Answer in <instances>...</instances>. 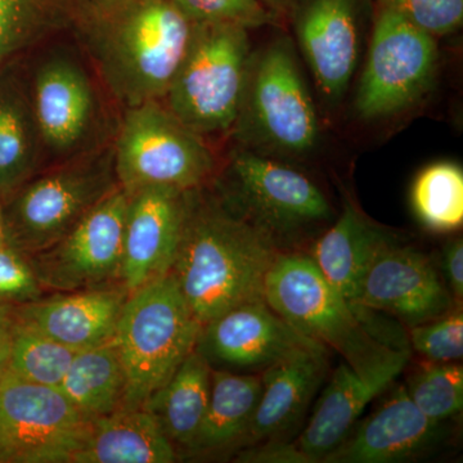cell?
<instances>
[{
    "mask_svg": "<svg viewBox=\"0 0 463 463\" xmlns=\"http://www.w3.org/2000/svg\"><path fill=\"white\" fill-rule=\"evenodd\" d=\"M258 2L281 20L282 17L288 16L292 0H258Z\"/></svg>",
    "mask_w": 463,
    "mask_h": 463,
    "instance_id": "cell-39",
    "label": "cell"
},
{
    "mask_svg": "<svg viewBox=\"0 0 463 463\" xmlns=\"http://www.w3.org/2000/svg\"><path fill=\"white\" fill-rule=\"evenodd\" d=\"M453 304L430 259L395 240L365 270L354 301L358 309L389 313L410 327L452 312Z\"/></svg>",
    "mask_w": 463,
    "mask_h": 463,
    "instance_id": "cell-15",
    "label": "cell"
},
{
    "mask_svg": "<svg viewBox=\"0 0 463 463\" xmlns=\"http://www.w3.org/2000/svg\"><path fill=\"white\" fill-rule=\"evenodd\" d=\"M214 194L279 251L294 246L332 215L327 197L306 174L286 161L240 146L228 156Z\"/></svg>",
    "mask_w": 463,
    "mask_h": 463,
    "instance_id": "cell-6",
    "label": "cell"
},
{
    "mask_svg": "<svg viewBox=\"0 0 463 463\" xmlns=\"http://www.w3.org/2000/svg\"><path fill=\"white\" fill-rule=\"evenodd\" d=\"M392 241V234L346 203L337 221L316 241L307 255L328 283L354 306L365 270Z\"/></svg>",
    "mask_w": 463,
    "mask_h": 463,
    "instance_id": "cell-22",
    "label": "cell"
},
{
    "mask_svg": "<svg viewBox=\"0 0 463 463\" xmlns=\"http://www.w3.org/2000/svg\"><path fill=\"white\" fill-rule=\"evenodd\" d=\"M325 463H390L417 458L440 440L441 423L423 416L405 388L355 423Z\"/></svg>",
    "mask_w": 463,
    "mask_h": 463,
    "instance_id": "cell-18",
    "label": "cell"
},
{
    "mask_svg": "<svg viewBox=\"0 0 463 463\" xmlns=\"http://www.w3.org/2000/svg\"><path fill=\"white\" fill-rule=\"evenodd\" d=\"M260 447L250 448L239 456L240 462L270 463H307L306 457L298 449L295 443H283L279 440L263 441Z\"/></svg>",
    "mask_w": 463,
    "mask_h": 463,
    "instance_id": "cell-36",
    "label": "cell"
},
{
    "mask_svg": "<svg viewBox=\"0 0 463 463\" xmlns=\"http://www.w3.org/2000/svg\"><path fill=\"white\" fill-rule=\"evenodd\" d=\"M319 346L323 345L295 330L260 300L234 307L203 325L196 349L210 365L261 373L300 350Z\"/></svg>",
    "mask_w": 463,
    "mask_h": 463,
    "instance_id": "cell-17",
    "label": "cell"
},
{
    "mask_svg": "<svg viewBox=\"0 0 463 463\" xmlns=\"http://www.w3.org/2000/svg\"><path fill=\"white\" fill-rule=\"evenodd\" d=\"M212 368L194 349L145 405L175 448L188 450L200 430L209 404Z\"/></svg>",
    "mask_w": 463,
    "mask_h": 463,
    "instance_id": "cell-26",
    "label": "cell"
},
{
    "mask_svg": "<svg viewBox=\"0 0 463 463\" xmlns=\"http://www.w3.org/2000/svg\"><path fill=\"white\" fill-rule=\"evenodd\" d=\"M328 371L325 346L300 350L261 373V394L243 443L276 440L306 413Z\"/></svg>",
    "mask_w": 463,
    "mask_h": 463,
    "instance_id": "cell-21",
    "label": "cell"
},
{
    "mask_svg": "<svg viewBox=\"0 0 463 463\" xmlns=\"http://www.w3.org/2000/svg\"><path fill=\"white\" fill-rule=\"evenodd\" d=\"M206 187L192 194L169 272L201 326L234 307L264 300L265 277L281 252Z\"/></svg>",
    "mask_w": 463,
    "mask_h": 463,
    "instance_id": "cell-2",
    "label": "cell"
},
{
    "mask_svg": "<svg viewBox=\"0 0 463 463\" xmlns=\"http://www.w3.org/2000/svg\"><path fill=\"white\" fill-rule=\"evenodd\" d=\"M411 203L428 230L447 233L463 223V170L452 161H439L414 179Z\"/></svg>",
    "mask_w": 463,
    "mask_h": 463,
    "instance_id": "cell-29",
    "label": "cell"
},
{
    "mask_svg": "<svg viewBox=\"0 0 463 463\" xmlns=\"http://www.w3.org/2000/svg\"><path fill=\"white\" fill-rule=\"evenodd\" d=\"M194 24H228L255 30L279 18L258 0H169Z\"/></svg>",
    "mask_w": 463,
    "mask_h": 463,
    "instance_id": "cell-32",
    "label": "cell"
},
{
    "mask_svg": "<svg viewBox=\"0 0 463 463\" xmlns=\"http://www.w3.org/2000/svg\"><path fill=\"white\" fill-rule=\"evenodd\" d=\"M91 421L58 388L11 373L0 381V463H69Z\"/></svg>",
    "mask_w": 463,
    "mask_h": 463,
    "instance_id": "cell-11",
    "label": "cell"
},
{
    "mask_svg": "<svg viewBox=\"0 0 463 463\" xmlns=\"http://www.w3.org/2000/svg\"><path fill=\"white\" fill-rule=\"evenodd\" d=\"M194 27L169 0H83L70 30L125 109L164 99Z\"/></svg>",
    "mask_w": 463,
    "mask_h": 463,
    "instance_id": "cell-1",
    "label": "cell"
},
{
    "mask_svg": "<svg viewBox=\"0 0 463 463\" xmlns=\"http://www.w3.org/2000/svg\"><path fill=\"white\" fill-rule=\"evenodd\" d=\"M410 356L373 373H356L347 364L332 374L312 419L295 441L307 463L322 462L359 421L365 407L383 394L407 367Z\"/></svg>",
    "mask_w": 463,
    "mask_h": 463,
    "instance_id": "cell-19",
    "label": "cell"
},
{
    "mask_svg": "<svg viewBox=\"0 0 463 463\" xmlns=\"http://www.w3.org/2000/svg\"><path fill=\"white\" fill-rule=\"evenodd\" d=\"M14 65L0 71V199L35 176L45 161L29 83Z\"/></svg>",
    "mask_w": 463,
    "mask_h": 463,
    "instance_id": "cell-24",
    "label": "cell"
},
{
    "mask_svg": "<svg viewBox=\"0 0 463 463\" xmlns=\"http://www.w3.org/2000/svg\"><path fill=\"white\" fill-rule=\"evenodd\" d=\"M42 297V285L24 252L11 243H0V304L32 303Z\"/></svg>",
    "mask_w": 463,
    "mask_h": 463,
    "instance_id": "cell-35",
    "label": "cell"
},
{
    "mask_svg": "<svg viewBox=\"0 0 463 463\" xmlns=\"http://www.w3.org/2000/svg\"><path fill=\"white\" fill-rule=\"evenodd\" d=\"M251 52L245 27L194 24L190 47L161 102L203 138L231 133Z\"/></svg>",
    "mask_w": 463,
    "mask_h": 463,
    "instance_id": "cell-8",
    "label": "cell"
},
{
    "mask_svg": "<svg viewBox=\"0 0 463 463\" xmlns=\"http://www.w3.org/2000/svg\"><path fill=\"white\" fill-rule=\"evenodd\" d=\"M112 141L24 183L3 210L5 240L24 254L50 249L118 187Z\"/></svg>",
    "mask_w": 463,
    "mask_h": 463,
    "instance_id": "cell-7",
    "label": "cell"
},
{
    "mask_svg": "<svg viewBox=\"0 0 463 463\" xmlns=\"http://www.w3.org/2000/svg\"><path fill=\"white\" fill-rule=\"evenodd\" d=\"M438 63L437 38L380 3L355 91L356 116L374 121L413 108L431 90Z\"/></svg>",
    "mask_w": 463,
    "mask_h": 463,
    "instance_id": "cell-10",
    "label": "cell"
},
{
    "mask_svg": "<svg viewBox=\"0 0 463 463\" xmlns=\"http://www.w3.org/2000/svg\"><path fill=\"white\" fill-rule=\"evenodd\" d=\"M83 0H0V71L71 29Z\"/></svg>",
    "mask_w": 463,
    "mask_h": 463,
    "instance_id": "cell-28",
    "label": "cell"
},
{
    "mask_svg": "<svg viewBox=\"0 0 463 463\" xmlns=\"http://www.w3.org/2000/svg\"><path fill=\"white\" fill-rule=\"evenodd\" d=\"M261 394V377L212 368V389L203 421L188 452H219L242 444Z\"/></svg>",
    "mask_w": 463,
    "mask_h": 463,
    "instance_id": "cell-25",
    "label": "cell"
},
{
    "mask_svg": "<svg viewBox=\"0 0 463 463\" xmlns=\"http://www.w3.org/2000/svg\"><path fill=\"white\" fill-rule=\"evenodd\" d=\"M29 87L45 161L56 165L111 142L99 137L103 115L93 79L71 52L43 58Z\"/></svg>",
    "mask_w": 463,
    "mask_h": 463,
    "instance_id": "cell-12",
    "label": "cell"
},
{
    "mask_svg": "<svg viewBox=\"0 0 463 463\" xmlns=\"http://www.w3.org/2000/svg\"><path fill=\"white\" fill-rule=\"evenodd\" d=\"M194 191L152 185L128 192L118 279L128 292L172 269Z\"/></svg>",
    "mask_w": 463,
    "mask_h": 463,
    "instance_id": "cell-16",
    "label": "cell"
},
{
    "mask_svg": "<svg viewBox=\"0 0 463 463\" xmlns=\"http://www.w3.org/2000/svg\"><path fill=\"white\" fill-rule=\"evenodd\" d=\"M405 390L423 416L443 423L462 412V365L430 362L411 374Z\"/></svg>",
    "mask_w": 463,
    "mask_h": 463,
    "instance_id": "cell-31",
    "label": "cell"
},
{
    "mask_svg": "<svg viewBox=\"0 0 463 463\" xmlns=\"http://www.w3.org/2000/svg\"><path fill=\"white\" fill-rule=\"evenodd\" d=\"M129 292L123 288H88L18 306V321L74 350L114 339Z\"/></svg>",
    "mask_w": 463,
    "mask_h": 463,
    "instance_id": "cell-20",
    "label": "cell"
},
{
    "mask_svg": "<svg viewBox=\"0 0 463 463\" xmlns=\"http://www.w3.org/2000/svg\"><path fill=\"white\" fill-rule=\"evenodd\" d=\"M264 301L295 330L339 353L361 373H373L410 356L405 346L381 340L364 313L322 276L309 255L281 251L264 283Z\"/></svg>",
    "mask_w": 463,
    "mask_h": 463,
    "instance_id": "cell-4",
    "label": "cell"
},
{
    "mask_svg": "<svg viewBox=\"0 0 463 463\" xmlns=\"http://www.w3.org/2000/svg\"><path fill=\"white\" fill-rule=\"evenodd\" d=\"M444 279L457 306H461L463 298V242L456 239L448 242L441 255Z\"/></svg>",
    "mask_w": 463,
    "mask_h": 463,
    "instance_id": "cell-37",
    "label": "cell"
},
{
    "mask_svg": "<svg viewBox=\"0 0 463 463\" xmlns=\"http://www.w3.org/2000/svg\"><path fill=\"white\" fill-rule=\"evenodd\" d=\"M201 327L172 273L129 292L114 336L127 379L123 407H145L196 349Z\"/></svg>",
    "mask_w": 463,
    "mask_h": 463,
    "instance_id": "cell-5",
    "label": "cell"
},
{
    "mask_svg": "<svg viewBox=\"0 0 463 463\" xmlns=\"http://www.w3.org/2000/svg\"><path fill=\"white\" fill-rule=\"evenodd\" d=\"M14 326V309L7 304H0V381L8 373Z\"/></svg>",
    "mask_w": 463,
    "mask_h": 463,
    "instance_id": "cell-38",
    "label": "cell"
},
{
    "mask_svg": "<svg viewBox=\"0 0 463 463\" xmlns=\"http://www.w3.org/2000/svg\"><path fill=\"white\" fill-rule=\"evenodd\" d=\"M175 447L147 407H120L91 421L72 463H172Z\"/></svg>",
    "mask_w": 463,
    "mask_h": 463,
    "instance_id": "cell-23",
    "label": "cell"
},
{
    "mask_svg": "<svg viewBox=\"0 0 463 463\" xmlns=\"http://www.w3.org/2000/svg\"><path fill=\"white\" fill-rule=\"evenodd\" d=\"M5 221H3V207L0 205V243L5 242Z\"/></svg>",
    "mask_w": 463,
    "mask_h": 463,
    "instance_id": "cell-40",
    "label": "cell"
},
{
    "mask_svg": "<svg viewBox=\"0 0 463 463\" xmlns=\"http://www.w3.org/2000/svg\"><path fill=\"white\" fill-rule=\"evenodd\" d=\"M125 371L114 339L76 352L58 389L90 421L123 407Z\"/></svg>",
    "mask_w": 463,
    "mask_h": 463,
    "instance_id": "cell-27",
    "label": "cell"
},
{
    "mask_svg": "<svg viewBox=\"0 0 463 463\" xmlns=\"http://www.w3.org/2000/svg\"><path fill=\"white\" fill-rule=\"evenodd\" d=\"M319 130L294 39L279 35L252 51L231 132L237 146L291 163L315 151Z\"/></svg>",
    "mask_w": 463,
    "mask_h": 463,
    "instance_id": "cell-3",
    "label": "cell"
},
{
    "mask_svg": "<svg viewBox=\"0 0 463 463\" xmlns=\"http://www.w3.org/2000/svg\"><path fill=\"white\" fill-rule=\"evenodd\" d=\"M76 352L14 317L8 373L29 383L58 388Z\"/></svg>",
    "mask_w": 463,
    "mask_h": 463,
    "instance_id": "cell-30",
    "label": "cell"
},
{
    "mask_svg": "<svg viewBox=\"0 0 463 463\" xmlns=\"http://www.w3.org/2000/svg\"><path fill=\"white\" fill-rule=\"evenodd\" d=\"M412 347L429 362L448 364L463 356V316L461 310L447 313L432 321L411 326Z\"/></svg>",
    "mask_w": 463,
    "mask_h": 463,
    "instance_id": "cell-33",
    "label": "cell"
},
{
    "mask_svg": "<svg viewBox=\"0 0 463 463\" xmlns=\"http://www.w3.org/2000/svg\"><path fill=\"white\" fill-rule=\"evenodd\" d=\"M128 192L120 185L91 207L33 265L44 288L71 292L120 279Z\"/></svg>",
    "mask_w": 463,
    "mask_h": 463,
    "instance_id": "cell-14",
    "label": "cell"
},
{
    "mask_svg": "<svg viewBox=\"0 0 463 463\" xmlns=\"http://www.w3.org/2000/svg\"><path fill=\"white\" fill-rule=\"evenodd\" d=\"M112 147L116 179L127 192L152 185L197 190L213 181L218 167L206 138L161 100L125 109Z\"/></svg>",
    "mask_w": 463,
    "mask_h": 463,
    "instance_id": "cell-9",
    "label": "cell"
},
{
    "mask_svg": "<svg viewBox=\"0 0 463 463\" xmlns=\"http://www.w3.org/2000/svg\"><path fill=\"white\" fill-rule=\"evenodd\" d=\"M395 9L414 25L431 33L446 36L462 25L463 0H379Z\"/></svg>",
    "mask_w": 463,
    "mask_h": 463,
    "instance_id": "cell-34",
    "label": "cell"
},
{
    "mask_svg": "<svg viewBox=\"0 0 463 463\" xmlns=\"http://www.w3.org/2000/svg\"><path fill=\"white\" fill-rule=\"evenodd\" d=\"M286 18L322 102L336 108L361 61L364 0H292Z\"/></svg>",
    "mask_w": 463,
    "mask_h": 463,
    "instance_id": "cell-13",
    "label": "cell"
}]
</instances>
